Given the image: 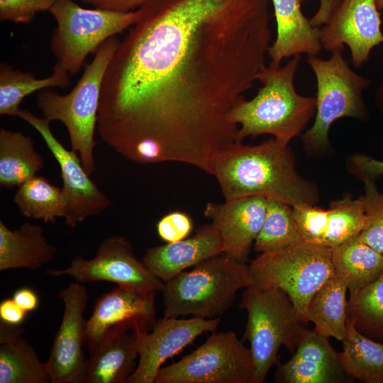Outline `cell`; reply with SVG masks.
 Here are the masks:
<instances>
[{"label": "cell", "instance_id": "obj_1", "mask_svg": "<svg viewBox=\"0 0 383 383\" xmlns=\"http://www.w3.org/2000/svg\"><path fill=\"white\" fill-rule=\"evenodd\" d=\"M139 10L104 77L98 134L131 161L211 174L235 140L233 107L266 66L268 0H148Z\"/></svg>", "mask_w": 383, "mask_h": 383}, {"label": "cell", "instance_id": "obj_23", "mask_svg": "<svg viewBox=\"0 0 383 383\" xmlns=\"http://www.w3.org/2000/svg\"><path fill=\"white\" fill-rule=\"evenodd\" d=\"M348 282L335 274L313 294L307 307V320L314 331L342 341L347 334Z\"/></svg>", "mask_w": 383, "mask_h": 383}, {"label": "cell", "instance_id": "obj_3", "mask_svg": "<svg viewBox=\"0 0 383 383\" xmlns=\"http://www.w3.org/2000/svg\"><path fill=\"white\" fill-rule=\"evenodd\" d=\"M301 58L295 55L284 65L260 71L256 95L250 100L243 96L231 110V119L238 126L235 142L269 134L288 145L301 134L316 111V97L300 95L294 86Z\"/></svg>", "mask_w": 383, "mask_h": 383}, {"label": "cell", "instance_id": "obj_15", "mask_svg": "<svg viewBox=\"0 0 383 383\" xmlns=\"http://www.w3.org/2000/svg\"><path fill=\"white\" fill-rule=\"evenodd\" d=\"M221 318L166 317L156 321L149 331L138 335V362L127 383H155L162 365L206 332H214Z\"/></svg>", "mask_w": 383, "mask_h": 383}, {"label": "cell", "instance_id": "obj_24", "mask_svg": "<svg viewBox=\"0 0 383 383\" xmlns=\"http://www.w3.org/2000/svg\"><path fill=\"white\" fill-rule=\"evenodd\" d=\"M331 257L335 273L347 281L350 294L383 274V255L364 243L359 234L331 248Z\"/></svg>", "mask_w": 383, "mask_h": 383}, {"label": "cell", "instance_id": "obj_7", "mask_svg": "<svg viewBox=\"0 0 383 383\" xmlns=\"http://www.w3.org/2000/svg\"><path fill=\"white\" fill-rule=\"evenodd\" d=\"M249 265L252 277L251 286L284 291L301 320L306 324L311 299L335 274L331 248L306 241L261 253Z\"/></svg>", "mask_w": 383, "mask_h": 383}, {"label": "cell", "instance_id": "obj_35", "mask_svg": "<svg viewBox=\"0 0 383 383\" xmlns=\"http://www.w3.org/2000/svg\"><path fill=\"white\" fill-rule=\"evenodd\" d=\"M55 0H0V20L26 24L37 13L49 11Z\"/></svg>", "mask_w": 383, "mask_h": 383}, {"label": "cell", "instance_id": "obj_40", "mask_svg": "<svg viewBox=\"0 0 383 383\" xmlns=\"http://www.w3.org/2000/svg\"><path fill=\"white\" fill-rule=\"evenodd\" d=\"M301 4L306 0H298ZM320 5L318 11L310 18L311 25L314 27L319 28L321 26L325 25L331 18L333 13L338 7L342 0H318Z\"/></svg>", "mask_w": 383, "mask_h": 383}, {"label": "cell", "instance_id": "obj_37", "mask_svg": "<svg viewBox=\"0 0 383 383\" xmlns=\"http://www.w3.org/2000/svg\"><path fill=\"white\" fill-rule=\"evenodd\" d=\"M358 172L365 179H372L383 175V160H379L366 155H357L353 159Z\"/></svg>", "mask_w": 383, "mask_h": 383}, {"label": "cell", "instance_id": "obj_34", "mask_svg": "<svg viewBox=\"0 0 383 383\" xmlns=\"http://www.w3.org/2000/svg\"><path fill=\"white\" fill-rule=\"evenodd\" d=\"M293 357L317 363L335 370H343L339 353L331 346L326 338L314 330H308L293 354Z\"/></svg>", "mask_w": 383, "mask_h": 383}, {"label": "cell", "instance_id": "obj_33", "mask_svg": "<svg viewBox=\"0 0 383 383\" xmlns=\"http://www.w3.org/2000/svg\"><path fill=\"white\" fill-rule=\"evenodd\" d=\"M365 194L359 199L363 206L366 225L359 234L360 239L383 255V194L372 179H365Z\"/></svg>", "mask_w": 383, "mask_h": 383}, {"label": "cell", "instance_id": "obj_25", "mask_svg": "<svg viewBox=\"0 0 383 383\" xmlns=\"http://www.w3.org/2000/svg\"><path fill=\"white\" fill-rule=\"evenodd\" d=\"M44 160L31 137L20 131L0 129V185L12 189L35 176Z\"/></svg>", "mask_w": 383, "mask_h": 383}, {"label": "cell", "instance_id": "obj_29", "mask_svg": "<svg viewBox=\"0 0 383 383\" xmlns=\"http://www.w3.org/2000/svg\"><path fill=\"white\" fill-rule=\"evenodd\" d=\"M290 205L267 199V213L254 244L257 252L277 251L303 242Z\"/></svg>", "mask_w": 383, "mask_h": 383}, {"label": "cell", "instance_id": "obj_38", "mask_svg": "<svg viewBox=\"0 0 383 383\" xmlns=\"http://www.w3.org/2000/svg\"><path fill=\"white\" fill-rule=\"evenodd\" d=\"M96 8L118 11H133L139 9L148 0H79Z\"/></svg>", "mask_w": 383, "mask_h": 383}, {"label": "cell", "instance_id": "obj_43", "mask_svg": "<svg viewBox=\"0 0 383 383\" xmlns=\"http://www.w3.org/2000/svg\"><path fill=\"white\" fill-rule=\"evenodd\" d=\"M379 10H383V0H376Z\"/></svg>", "mask_w": 383, "mask_h": 383}, {"label": "cell", "instance_id": "obj_16", "mask_svg": "<svg viewBox=\"0 0 383 383\" xmlns=\"http://www.w3.org/2000/svg\"><path fill=\"white\" fill-rule=\"evenodd\" d=\"M267 206V199L261 196L239 198L223 204L206 203L204 214L219 233L223 252L245 262L262 228Z\"/></svg>", "mask_w": 383, "mask_h": 383}, {"label": "cell", "instance_id": "obj_39", "mask_svg": "<svg viewBox=\"0 0 383 383\" xmlns=\"http://www.w3.org/2000/svg\"><path fill=\"white\" fill-rule=\"evenodd\" d=\"M27 313L13 299H4L0 304V320L6 323L20 325Z\"/></svg>", "mask_w": 383, "mask_h": 383}, {"label": "cell", "instance_id": "obj_9", "mask_svg": "<svg viewBox=\"0 0 383 383\" xmlns=\"http://www.w3.org/2000/svg\"><path fill=\"white\" fill-rule=\"evenodd\" d=\"M307 62L316 80V111L313 124L302 140L306 146L320 149L328 145L329 130L336 120L367 117L363 91L371 82L350 68L340 50L333 51L327 60L308 55Z\"/></svg>", "mask_w": 383, "mask_h": 383}, {"label": "cell", "instance_id": "obj_5", "mask_svg": "<svg viewBox=\"0 0 383 383\" xmlns=\"http://www.w3.org/2000/svg\"><path fill=\"white\" fill-rule=\"evenodd\" d=\"M120 40L116 36L105 41L94 52L93 60L73 89L65 95L51 88L39 91L36 104L42 117L60 121L66 127L72 150L78 153L82 164L91 175L96 169L95 130L101 86L108 65Z\"/></svg>", "mask_w": 383, "mask_h": 383}, {"label": "cell", "instance_id": "obj_20", "mask_svg": "<svg viewBox=\"0 0 383 383\" xmlns=\"http://www.w3.org/2000/svg\"><path fill=\"white\" fill-rule=\"evenodd\" d=\"M277 36L270 46V66L279 67L285 58L307 54L317 55L322 45L321 29L314 27L303 13L298 0H272Z\"/></svg>", "mask_w": 383, "mask_h": 383}, {"label": "cell", "instance_id": "obj_2", "mask_svg": "<svg viewBox=\"0 0 383 383\" xmlns=\"http://www.w3.org/2000/svg\"><path fill=\"white\" fill-rule=\"evenodd\" d=\"M211 174L225 201L261 196L294 206L314 205L318 199L315 187L296 172L288 145L274 138L256 145H225L213 160Z\"/></svg>", "mask_w": 383, "mask_h": 383}, {"label": "cell", "instance_id": "obj_18", "mask_svg": "<svg viewBox=\"0 0 383 383\" xmlns=\"http://www.w3.org/2000/svg\"><path fill=\"white\" fill-rule=\"evenodd\" d=\"M155 292H144L118 286L101 296L87 320L85 346L90 354L111 328L138 322L151 330L155 320Z\"/></svg>", "mask_w": 383, "mask_h": 383}, {"label": "cell", "instance_id": "obj_10", "mask_svg": "<svg viewBox=\"0 0 383 383\" xmlns=\"http://www.w3.org/2000/svg\"><path fill=\"white\" fill-rule=\"evenodd\" d=\"M250 348L235 332H213L179 361L162 367L155 383H253Z\"/></svg>", "mask_w": 383, "mask_h": 383}, {"label": "cell", "instance_id": "obj_8", "mask_svg": "<svg viewBox=\"0 0 383 383\" xmlns=\"http://www.w3.org/2000/svg\"><path fill=\"white\" fill-rule=\"evenodd\" d=\"M49 12L57 23L50 50L56 63L71 74L79 72L88 55L134 25L140 14L139 9L128 12L86 9L73 0H55Z\"/></svg>", "mask_w": 383, "mask_h": 383}, {"label": "cell", "instance_id": "obj_14", "mask_svg": "<svg viewBox=\"0 0 383 383\" xmlns=\"http://www.w3.org/2000/svg\"><path fill=\"white\" fill-rule=\"evenodd\" d=\"M382 19L376 0H342L329 21L321 29L322 48L343 51L346 45L353 65L359 68L371 50L383 43Z\"/></svg>", "mask_w": 383, "mask_h": 383}, {"label": "cell", "instance_id": "obj_28", "mask_svg": "<svg viewBox=\"0 0 383 383\" xmlns=\"http://www.w3.org/2000/svg\"><path fill=\"white\" fill-rule=\"evenodd\" d=\"M13 201L21 216L45 223H54L65 214L66 201L62 188L41 176L35 175L17 187Z\"/></svg>", "mask_w": 383, "mask_h": 383}, {"label": "cell", "instance_id": "obj_31", "mask_svg": "<svg viewBox=\"0 0 383 383\" xmlns=\"http://www.w3.org/2000/svg\"><path fill=\"white\" fill-rule=\"evenodd\" d=\"M366 225V216L360 199L350 196L334 201L328 209L321 245L335 248L360 234Z\"/></svg>", "mask_w": 383, "mask_h": 383}, {"label": "cell", "instance_id": "obj_13", "mask_svg": "<svg viewBox=\"0 0 383 383\" xmlns=\"http://www.w3.org/2000/svg\"><path fill=\"white\" fill-rule=\"evenodd\" d=\"M57 296L64 304L63 316L45 367L51 383H81L88 360L83 350L87 290L84 284L74 281L62 289Z\"/></svg>", "mask_w": 383, "mask_h": 383}, {"label": "cell", "instance_id": "obj_27", "mask_svg": "<svg viewBox=\"0 0 383 383\" xmlns=\"http://www.w3.org/2000/svg\"><path fill=\"white\" fill-rule=\"evenodd\" d=\"M346 323L347 334L339 353L344 372L365 383H383V343L362 335L350 321Z\"/></svg>", "mask_w": 383, "mask_h": 383}, {"label": "cell", "instance_id": "obj_6", "mask_svg": "<svg viewBox=\"0 0 383 383\" xmlns=\"http://www.w3.org/2000/svg\"><path fill=\"white\" fill-rule=\"evenodd\" d=\"M240 307L248 313L243 340L250 343L253 383H262L276 363L282 345L294 354L308 331L306 323L298 316L289 296L277 288H245Z\"/></svg>", "mask_w": 383, "mask_h": 383}, {"label": "cell", "instance_id": "obj_36", "mask_svg": "<svg viewBox=\"0 0 383 383\" xmlns=\"http://www.w3.org/2000/svg\"><path fill=\"white\" fill-rule=\"evenodd\" d=\"M159 237L167 243H174L188 237L193 228V222L185 212L174 211L163 216L156 224Z\"/></svg>", "mask_w": 383, "mask_h": 383}, {"label": "cell", "instance_id": "obj_42", "mask_svg": "<svg viewBox=\"0 0 383 383\" xmlns=\"http://www.w3.org/2000/svg\"><path fill=\"white\" fill-rule=\"evenodd\" d=\"M374 101L377 108L383 114V80L375 91Z\"/></svg>", "mask_w": 383, "mask_h": 383}, {"label": "cell", "instance_id": "obj_22", "mask_svg": "<svg viewBox=\"0 0 383 383\" xmlns=\"http://www.w3.org/2000/svg\"><path fill=\"white\" fill-rule=\"evenodd\" d=\"M21 333L19 325L0 322V383L50 382L45 362Z\"/></svg>", "mask_w": 383, "mask_h": 383}, {"label": "cell", "instance_id": "obj_12", "mask_svg": "<svg viewBox=\"0 0 383 383\" xmlns=\"http://www.w3.org/2000/svg\"><path fill=\"white\" fill-rule=\"evenodd\" d=\"M20 118L33 126L42 136L60 168L66 201L65 223L75 227L87 218L100 215L111 200L96 187L84 170L79 155L66 149L52 133L50 121L21 109Z\"/></svg>", "mask_w": 383, "mask_h": 383}, {"label": "cell", "instance_id": "obj_4", "mask_svg": "<svg viewBox=\"0 0 383 383\" xmlns=\"http://www.w3.org/2000/svg\"><path fill=\"white\" fill-rule=\"evenodd\" d=\"M252 284L250 265L222 252L165 282L164 316L219 318L238 292Z\"/></svg>", "mask_w": 383, "mask_h": 383}, {"label": "cell", "instance_id": "obj_21", "mask_svg": "<svg viewBox=\"0 0 383 383\" xmlns=\"http://www.w3.org/2000/svg\"><path fill=\"white\" fill-rule=\"evenodd\" d=\"M57 250L41 226L26 222L11 230L0 221V271L38 269L51 262Z\"/></svg>", "mask_w": 383, "mask_h": 383}, {"label": "cell", "instance_id": "obj_30", "mask_svg": "<svg viewBox=\"0 0 383 383\" xmlns=\"http://www.w3.org/2000/svg\"><path fill=\"white\" fill-rule=\"evenodd\" d=\"M347 320L362 335L383 343V274L363 289L350 294Z\"/></svg>", "mask_w": 383, "mask_h": 383}, {"label": "cell", "instance_id": "obj_32", "mask_svg": "<svg viewBox=\"0 0 383 383\" xmlns=\"http://www.w3.org/2000/svg\"><path fill=\"white\" fill-rule=\"evenodd\" d=\"M346 377L350 378L343 370L293 357L280 365L275 373L276 382L284 383H338Z\"/></svg>", "mask_w": 383, "mask_h": 383}, {"label": "cell", "instance_id": "obj_26", "mask_svg": "<svg viewBox=\"0 0 383 383\" xmlns=\"http://www.w3.org/2000/svg\"><path fill=\"white\" fill-rule=\"evenodd\" d=\"M70 74L56 63L50 76L39 79L30 72H22L2 62L0 65V115L18 117L20 104L25 97L46 88L67 87Z\"/></svg>", "mask_w": 383, "mask_h": 383}, {"label": "cell", "instance_id": "obj_11", "mask_svg": "<svg viewBox=\"0 0 383 383\" xmlns=\"http://www.w3.org/2000/svg\"><path fill=\"white\" fill-rule=\"evenodd\" d=\"M48 274L66 275L82 284L109 282L144 292H162L165 285L137 259L131 243L120 235L105 238L93 258L76 256L65 269L50 270Z\"/></svg>", "mask_w": 383, "mask_h": 383}, {"label": "cell", "instance_id": "obj_41", "mask_svg": "<svg viewBox=\"0 0 383 383\" xmlns=\"http://www.w3.org/2000/svg\"><path fill=\"white\" fill-rule=\"evenodd\" d=\"M12 299L26 312L35 310L38 304V298L31 289L24 287L17 289Z\"/></svg>", "mask_w": 383, "mask_h": 383}, {"label": "cell", "instance_id": "obj_19", "mask_svg": "<svg viewBox=\"0 0 383 383\" xmlns=\"http://www.w3.org/2000/svg\"><path fill=\"white\" fill-rule=\"evenodd\" d=\"M222 252L221 238L211 223L199 226L192 237L147 248L142 261L154 276L166 282Z\"/></svg>", "mask_w": 383, "mask_h": 383}, {"label": "cell", "instance_id": "obj_17", "mask_svg": "<svg viewBox=\"0 0 383 383\" xmlns=\"http://www.w3.org/2000/svg\"><path fill=\"white\" fill-rule=\"evenodd\" d=\"M149 331L134 321L109 329L89 354L81 383H127L138 365V335Z\"/></svg>", "mask_w": 383, "mask_h": 383}]
</instances>
